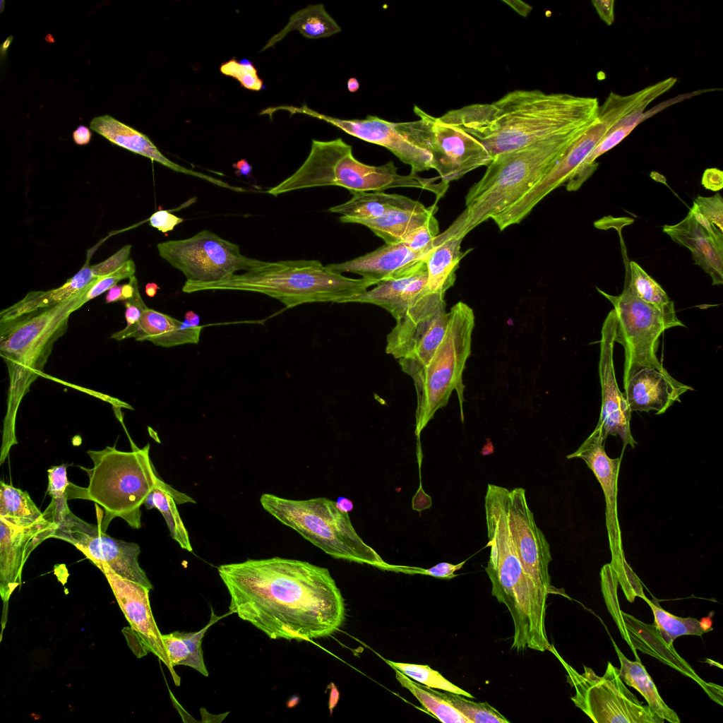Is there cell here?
<instances>
[{
  "mask_svg": "<svg viewBox=\"0 0 723 723\" xmlns=\"http://www.w3.org/2000/svg\"><path fill=\"white\" fill-rule=\"evenodd\" d=\"M438 210L436 202L432 205L421 209H396L383 216L371 220H357L351 223L364 225L376 236L384 240L385 244H395L405 241L417 229L422 226Z\"/></svg>",
  "mask_w": 723,
  "mask_h": 723,
  "instance_id": "obj_33",
  "label": "cell"
},
{
  "mask_svg": "<svg viewBox=\"0 0 723 723\" xmlns=\"http://www.w3.org/2000/svg\"><path fill=\"white\" fill-rule=\"evenodd\" d=\"M601 580L602 590L609 611L615 621L622 638L633 650L625 626L622 611L619 606L616 590L614 591L612 597L613 589L615 586L618 585L619 582L616 573L610 563L604 565L602 568Z\"/></svg>",
  "mask_w": 723,
  "mask_h": 723,
  "instance_id": "obj_45",
  "label": "cell"
},
{
  "mask_svg": "<svg viewBox=\"0 0 723 723\" xmlns=\"http://www.w3.org/2000/svg\"><path fill=\"white\" fill-rule=\"evenodd\" d=\"M645 601L652 611L655 619L654 625L660 635L669 645H673L674 640L681 635L702 636L708 632L703 627L700 621L695 618H683L675 616L647 598Z\"/></svg>",
  "mask_w": 723,
  "mask_h": 723,
  "instance_id": "obj_41",
  "label": "cell"
},
{
  "mask_svg": "<svg viewBox=\"0 0 723 723\" xmlns=\"http://www.w3.org/2000/svg\"><path fill=\"white\" fill-rule=\"evenodd\" d=\"M260 503L273 517L334 558L381 570L389 564L359 536L349 513L340 510L335 501L325 497L292 500L263 494Z\"/></svg>",
  "mask_w": 723,
  "mask_h": 723,
  "instance_id": "obj_9",
  "label": "cell"
},
{
  "mask_svg": "<svg viewBox=\"0 0 723 723\" xmlns=\"http://www.w3.org/2000/svg\"><path fill=\"white\" fill-rule=\"evenodd\" d=\"M159 287L154 282H149L145 285V293L148 297H153L156 293Z\"/></svg>",
  "mask_w": 723,
  "mask_h": 723,
  "instance_id": "obj_63",
  "label": "cell"
},
{
  "mask_svg": "<svg viewBox=\"0 0 723 723\" xmlns=\"http://www.w3.org/2000/svg\"><path fill=\"white\" fill-rule=\"evenodd\" d=\"M448 313L445 335L434 354L424 366L408 375L417 395L414 434L418 438L436 412L448 404L454 390L463 422L462 373L471 353L475 318L472 309L462 301L454 304Z\"/></svg>",
  "mask_w": 723,
  "mask_h": 723,
  "instance_id": "obj_10",
  "label": "cell"
},
{
  "mask_svg": "<svg viewBox=\"0 0 723 723\" xmlns=\"http://www.w3.org/2000/svg\"><path fill=\"white\" fill-rule=\"evenodd\" d=\"M292 30L299 31L306 37L318 39L340 32L341 28L323 4L309 5L292 14L285 27L269 40L262 51L281 41Z\"/></svg>",
  "mask_w": 723,
  "mask_h": 723,
  "instance_id": "obj_37",
  "label": "cell"
},
{
  "mask_svg": "<svg viewBox=\"0 0 723 723\" xmlns=\"http://www.w3.org/2000/svg\"><path fill=\"white\" fill-rule=\"evenodd\" d=\"M419 120L405 122L409 141L427 152L432 158V169L448 186L467 173L488 166L493 158L477 138L461 128L429 115L414 105Z\"/></svg>",
  "mask_w": 723,
  "mask_h": 723,
  "instance_id": "obj_13",
  "label": "cell"
},
{
  "mask_svg": "<svg viewBox=\"0 0 723 723\" xmlns=\"http://www.w3.org/2000/svg\"><path fill=\"white\" fill-rule=\"evenodd\" d=\"M220 71L225 76L237 79L245 88L258 91L263 87V81L258 76V71L249 62H240L232 59L220 66Z\"/></svg>",
  "mask_w": 723,
  "mask_h": 723,
  "instance_id": "obj_48",
  "label": "cell"
},
{
  "mask_svg": "<svg viewBox=\"0 0 723 723\" xmlns=\"http://www.w3.org/2000/svg\"><path fill=\"white\" fill-rule=\"evenodd\" d=\"M426 253L412 251L405 241L385 244L363 256L326 267L342 274L352 273L378 282L401 276L414 268Z\"/></svg>",
  "mask_w": 723,
  "mask_h": 723,
  "instance_id": "obj_24",
  "label": "cell"
},
{
  "mask_svg": "<svg viewBox=\"0 0 723 723\" xmlns=\"http://www.w3.org/2000/svg\"><path fill=\"white\" fill-rule=\"evenodd\" d=\"M202 326L193 325L169 315L146 308L138 323L128 330L113 333L111 338L121 340L133 337L137 341H150L163 347H172L199 342Z\"/></svg>",
  "mask_w": 723,
  "mask_h": 723,
  "instance_id": "obj_30",
  "label": "cell"
},
{
  "mask_svg": "<svg viewBox=\"0 0 723 723\" xmlns=\"http://www.w3.org/2000/svg\"><path fill=\"white\" fill-rule=\"evenodd\" d=\"M438 177L399 174L392 161L380 166L366 165L354 157L352 146L340 138L328 141L312 140L310 153L299 168L265 192L277 196L295 190L327 186H341L349 192L406 187L430 191L436 195L437 201L448 188L441 183L435 184Z\"/></svg>",
  "mask_w": 723,
  "mask_h": 723,
  "instance_id": "obj_8",
  "label": "cell"
},
{
  "mask_svg": "<svg viewBox=\"0 0 723 723\" xmlns=\"http://www.w3.org/2000/svg\"><path fill=\"white\" fill-rule=\"evenodd\" d=\"M335 502L337 508L343 512L349 513L353 509L354 505L349 498L340 497Z\"/></svg>",
  "mask_w": 723,
  "mask_h": 723,
  "instance_id": "obj_59",
  "label": "cell"
},
{
  "mask_svg": "<svg viewBox=\"0 0 723 723\" xmlns=\"http://www.w3.org/2000/svg\"><path fill=\"white\" fill-rule=\"evenodd\" d=\"M462 239L444 232L434 239V247L422 259L427 267L430 291L445 294L454 285L460 262L468 252L461 251Z\"/></svg>",
  "mask_w": 723,
  "mask_h": 723,
  "instance_id": "obj_32",
  "label": "cell"
},
{
  "mask_svg": "<svg viewBox=\"0 0 723 723\" xmlns=\"http://www.w3.org/2000/svg\"><path fill=\"white\" fill-rule=\"evenodd\" d=\"M612 643L619 659V675L622 681L637 690L658 717L670 723H680L678 715L664 703L645 667L638 660L627 659L613 640Z\"/></svg>",
  "mask_w": 723,
  "mask_h": 723,
  "instance_id": "obj_36",
  "label": "cell"
},
{
  "mask_svg": "<svg viewBox=\"0 0 723 723\" xmlns=\"http://www.w3.org/2000/svg\"><path fill=\"white\" fill-rule=\"evenodd\" d=\"M444 296L427 287L386 336V352L407 375L429 362L445 335L449 313Z\"/></svg>",
  "mask_w": 723,
  "mask_h": 723,
  "instance_id": "obj_14",
  "label": "cell"
},
{
  "mask_svg": "<svg viewBox=\"0 0 723 723\" xmlns=\"http://www.w3.org/2000/svg\"><path fill=\"white\" fill-rule=\"evenodd\" d=\"M663 232L691 251L695 264L710 276L712 285L723 284V239L709 234L690 210L681 222L664 225Z\"/></svg>",
  "mask_w": 723,
  "mask_h": 723,
  "instance_id": "obj_29",
  "label": "cell"
},
{
  "mask_svg": "<svg viewBox=\"0 0 723 723\" xmlns=\"http://www.w3.org/2000/svg\"><path fill=\"white\" fill-rule=\"evenodd\" d=\"M467 561V559L458 564H452L447 562H441L429 568L388 564L385 568L384 570L403 573L407 574H420L424 575L432 576L440 579L450 580L458 575L455 573L457 570L461 569Z\"/></svg>",
  "mask_w": 723,
  "mask_h": 723,
  "instance_id": "obj_50",
  "label": "cell"
},
{
  "mask_svg": "<svg viewBox=\"0 0 723 723\" xmlns=\"http://www.w3.org/2000/svg\"><path fill=\"white\" fill-rule=\"evenodd\" d=\"M97 568L103 573L116 599L131 626L134 641V652L141 657L152 652L168 668L175 686H179L181 678L172 666L164 645L162 635L154 619L149 601L150 589L115 573L109 566Z\"/></svg>",
  "mask_w": 723,
  "mask_h": 723,
  "instance_id": "obj_18",
  "label": "cell"
},
{
  "mask_svg": "<svg viewBox=\"0 0 723 723\" xmlns=\"http://www.w3.org/2000/svg\"><path fill=\"white\" fill-rule=\"evenodd\" d=\"M439 225L435 215L413 232L405 241L414 251L427 253L434 246V239L439 234Z\"/></svg>",
  "mask_w": 723,
  "mask_h": 723,
  "instance_id": "obj_49",
  "label": "cell"
},
{
  "mask_svg": "<svg viewBox=\"0 0 723 723\" xmlns=\"http://www.w3.org/2000/svg\"><path fill=\"white\" fill-rule=\"evenodd\" d=\"M711 661H712V662H710L708 659H707V662H710V664H714V665H715V666H718V665H719V666H721V667H722V665H721V664H719L718 663H715V662L714 661H712V660H711Z\"/></svg>",
  "mask_w": 723,
  "mask_h": 723,
  "instance_id": "obj_64",
  "label": "cell"
},
{
  "mask_svg": "<svg viewBox=\"0 0 723 723\" xmlns=\"http://www.w3.org/2000/svg\"><path fill=\"white\" fill-rule=\"evenodd\" d=\"M503 499L510 534L517 555L527 575L546 596L560 594L569 598L563 590L551 585L549 564L551 561L550 546L542 530L536 525L525 496V489L503 487Z\"/></svg>",
  "mask_w": 723,
  "mask_h": 723,
  "instance_id": "obj_17",
  "label": "cell"
},
{
  "mask_svg": "<svg viewBox=\"0 0 723 723\" xmlns=\"http://www.w3.org/2000/svg\"><path fill=\"white\" fill-rule=\"evenodd\" d=\"M625 626L638 660L635 650L658 659L662 663L677 670L681 674L695 681L707 693L710 698L722 705V699L718 693H722V688L718 685L704 681L675 650L673 645L668 644L659 633L654 624H647L633 616L622 611Z\"/></svg>",
  "mask_w": 723,
  "mask_h": 723,
  "instance_id": "obj_27",
  "label": "cell"
},
{
  "mask_svg": "<svg viewBox=\"0 0 723 723\" xmlns=\"http://www.w3.org/2000/svg\"><path fill=\"white\" fill-rule=\"evenodd\" d=\"M610 564L614 569L618 582L621 585L626 599L633 602L636 597L645 600L643 585L631 568L627 563L624 556L611 557Z\"/></svg>",
  "mask_w": 723,
  "mask_h": 723,
  "instance_id": "obj_47",
  "label": "cell"
},
{
  "mask_svg": "<svg viewBox=\"0 0 723 723\" xmlns=\"http://www.w3.org/2000/svg\"><path fill=\"white\" fill-rule=\"evenodd\" d=\"M693 205L712 224L723 232V199L719 193L711 197L697 196Z\"/></svg>",
  "mask_w": 723,
  "mask_h": 723,
  "instance_id": "obj_51",
  "label": "cell"
},
{
  "mask_svg": "<svg viewBox=\"0 0 723 723\" xmlns=\"http://www.w3.org/2000/svg\"><path fill=\"white\" fill-rule=\"evenodd\" d=\"M184 321L195 326L200 325V316L191 310L186 312Z\"/></svg>",
  "mask_w": 723,
  "mask_h": 723,
  "instance_id": "obj_60",
  "label": "cell"
},
{
  "mask_svg": "<svg viewBox=\"0 0 723 723\" xmlns=\"http://www.w3.org/2000/svg\"><path fill=\"white\" fill-rule=\"evenodd\" d=\"M586 131L554 136L495 156L483 177L469 189L465 209L444 232L464 238L515 203Z\"/></svg>",
  "mask_w": 723,
  "mask_h": 723,
  "instance_id": "obj_5",
  "label": "cell"
},
{
  "mask_svg": "<svg viewBox=\"0 0 723 723\" xmlns=\"http://www.w3.org/2000/svg\"><path fill=\"white\" fill-rule=\"evenodd\" d=\"M56 526L46 518L19 525L0 517V590L4 602L20 584L24 564L32 551L52 538Z\"/></svg>",
  "mask_w": 723,
  "mask_h": 723,
  "instance_id": "obj_21",
  "label": "cell"
},
{
  "mask_svg": "<svg viewBox=\"0 0 723 723\" xmlns=\"http://www.w3.org/2000/svg\"><path fill=\"white\" fill-rule=\"evenodd\" d=\"M333 688L331 689V694H330V704H329V708H330V713H332L333 709L335 707V705L337 703V700L339 698V693H338V691L337 690V688L335 686L334 684H333Z\"/></svg>",
  "mask_w": 723,
  "mask_h": 723,
  "instance_id": "obj_61",
  "label": "cell"
},
{
  "mask_svg": "<svg viewBox=\"0 0 723 723\" xmlns=\"http://www.w3.org/2000/svg\"><path fill=\"white\" fill-rule=\"evenodd\" d=\"M89 289L52 306L0 320V355L9 379L0 465L18 444L16 421L21 401L37 378L44 376L54 343L67 330L70 315L88 302Z\"/></svg>",
  "mask_w": 723,
  "mask_h": 723,
  "instance_id": "obj_3",
  "label": "cell"
},
{
  "mask_svg": "<svg viewBox=\"0 0 723 723\" xmlns=\"http://www.w3.org/2000/svg\"><path fill=\"white\" fill-rule=\"evenodd\" d=\"M567 672V681L575 688L570 699L575 705L596 723H664L648 705H643L626 686L619 669L608 662L604 674L599 676L584 666L579 674L566 662L551 644L549 649Z\"/></svg>",
  "mask_w": 723,
  "mask_h": 723,
  "instance_id": "obj_12",
  "label": "cell"
},
{
  "mask_svg": "<svg viewBox=\"0 0 723 723\" xmlns=\"http://www.w3.org/2000/svg\"><path fill=\"white\" fill-rule=\"evenodd\" d=\"M119 300H124L122 285H115L108 290V293L105 297V302L111 303Z\"/></svg>",
  "mask_w": 723,
  "mask_h": 723,
  "instance_id": "obj_58",
  "label": "cell"
},
{
  "mask_svg": "<svg viewBox=\"0 0 723 723\" xmlns=\"http://www.w3.org/2000/svg\"><path fill=\"white\" fill-rule=\"evenodd\" d=\"M0 517L19 525H27L45 518L29 494L12 485L0 482Z\"/></svg>",
  "mask_w": 723,
  "mask_h": 723,
  "instance_id": "obj_40",
  "label": "cell"
},
{
  "mask_svg": "<svg viewBox=\"0 0 723 723\" xmlns=\"http://www.w3.org/2000/svg\"><path fill=\"white\" fill-rule=\"evenodd\" d=\"M490 554L485 571L491 595L508 609L514 626L511 649L549 650L545 625L547 596L525 572L510 534L504 501L499 497L484 502Z\"/></svg>",
  "mask_w": 723,
  "mask_h": 723,
  "instance_id": "obj_4",
  "label": "cell"
},
{
  "mask_svg": "<svg viewBox=\"0 0 723 723\" xmlns=\"http://www.w3.org/2000/svg\"><path fill=\"white\" fill-rule=\"evenodd\" d=\"M599 107L597 97L518 90L440 118L477 138L494 158L554 136L586 131L597 119Z\"/></svg>",
  "mask_w": 723,
  "mask_h": 723,
  "instance_id": "obj_2",
  "label": "cell"
},
{
  "mask_svg": "<svg viewBox=\"0 0 723 723\" xmlns=\"http://www.w3.org/2000/svg\"><path fill=\"white\" fill-rule=\"evenodd\" d=\"M596 288L611 302L615 312V342L624 349L623 388L634 374L644 368L669 374L657 358L659 337L666 330L686 327L683 323L678 317L664 314L625 289L615 296Z\"/></svg>",
  "mask_w": 723,
  "mask_h": 723,
  "instance_id": "obj_11",
  "label": "cell"
},
{
  "mask_svg": "<svg viewBox=\"0 0 723 723\" xmlns=\"http://www.w3.org/2000/svg\"><path fill=\"white\" fill-rule=\"evenodd\" d=\"M428 270L422 261L411 271L397 277L378 282L370 290L352 297L347 303H366L378 306L398 320L428 287Z\"/></svg>",
  "mask_w": 723,
  "mask_h": 723,
  "instance_id": "obj_28",
  "label": "cell"
},
{
  "mask_svg": "<svg viewBox=\"0 0 723 723\" xmlns=\"http://www.w3.org/2000/svg\"><path fill=\"white\" fill-rule=\"evenodd\" d=\"M614 1H592L600 18L608 25H612L614 20Z\"/></svg>",
  "mask_w": 723,
  "mask_h": 723,
  "instance_id": "obj_55",
  "label": "cell"
},
{
  "mask_svg": "<svg viewBox=\"0 0 723 723\" xmlns=\"http://www.w3.org/2000/svg\"><path fill=\"white\" fill-rule=\"evenodd\" d=\"M395 678L400 685L410 691L422 707L444 723H471L462 714L441 697L435 688L412 681L397 669Z\"/></svg>",
  "mask_w": 723,
  "mask_h": 723,
  "instance_id": "obj_39",
  "label": "cell"
},
{
  "mask_svg": "<svg viewBox=\"0 0 723 723\" xmlns=\"http://www.w3.org/2000/svg\"><path fill=\"white\" fill-rule=\"evenodd\" d=\"M359 83L356 78H350L347 80V89L351 92H357L359 88Z\"/></svg>",
  "mask_w": 723,
  "mask_h": 723,
  "instance_id": "obj_62",
  "label": "cell"
},
{
  "mask_svg": "<svg viewBox=\"0 0 723 723\" xmlns=\"http://www.w3.org/2000/svg\"><path fill=\"white\" fill-rule=\"evenodd\" d=\"M149 221L152 227L163 233H167L173 230L176 225L184 222V219L170 213L167 210H161L153 213L150 216Z\"/></svg>",
  "mask_w": 723,
  "mask_h": 723,
  "instance_id": "obj_53",
  "label": "cell"
},
{
  "mask_svg": "<svg viewBox=\"0 0 723 723\" xmlns=\"http://www.w3.org/2000/svg\"><path fill=\"white\" fill-rule=\"evenodd\" d=\"M131 248V245L125 246L98 264L90 266L88 262H86L74 276L58 288L28 293L18 302L1 310L0 319L11 318L35 309L52 306L85 292L100 277L121 267L129 260Z\"/></svg>",
  "mask_w": 723,
  "mask_h": 723,
  "instance_id": "obj_23",
  "label": "cell"
},
{
  "mask_svg": "<svg viewBox=\"0 0 723 723\" xmlns=\"http://www.w3.org/2000/svg\"><path fill=\"white\" fill-rule=\"evenodd\" d=\"M92 130L112 143L146 157L175 172L196 177L216 186L236 192H246L241 187L229 185L220 179L184 167L165 157L145 134L109 115L95 117L90 123Z\"/></svg>",
  "mask_w": 723,
  "mask_h": 723,
  "instance_id": "obj_26",
  "label": "cell"
},
{
  "mask_svg": "<svg viewBox=\"0 0 723 723\" xmlns=\"http://www.w3.org/2000/svg\"><path fill=\"white\" fill-rule=\"evenodd\" d=\"M284 109L323 120L352 136L387 148L401 162L410 166L412 174L432 169L431 156L407 138L400 122L388 121L371 115L364 119H342L322 114L306 104L300 107L286 106Z\"/></svg>",
  "mask_w": 723,
  "mask_h": 723,
  "instance_id": "obj_19",
  "label": "cell"
},
{
  "mask_svg": "<svg viewBox=\"0 0 723 723\" xmlns=\"http://www.w3.org/2000/svg\"><path fill=\"white\" fill-rule=\"evenodd\" d=\"M629 270L628 279L623 289L664 314L678 317L674 301L654 278L635 261L630 262Z\"/></svg>",
  "mask_w": 723,
  "mask_h": 723,
  "instance_id": "obj_38",
  "label": "cell"
},
{
  "mask_svg": "<svg viewBox=\"0 0 723 723\" xmlns=\"http://www.w3.org/2000/svg\"><path fill=\"white\" fill-rule=\"evenodd\" d=\"M125 306L126 326L123 330H128L138 323L142 313L148 307L144 304L138 290L133 297L125 300Z\"/></svg>",
  "mask_w": 723,
  "mask_h": 723,
  "instance_id": "obj_52",
  "label": "cell"
},
{
  "mask_svg": "<svg viewBox=\"0 0 723 723\" xmlns=\"http://www.w3.org/2000/svg\"><path fill=\"white\" fill-rule=\"evenodd\" d=\"M211 609V616L208 623L201 630L196 632H179L176 634L185 643L190 653L189 666L200 672L204 676H208V671L205 667L201 647L202 639L209 627L220 619Z\"/></svg>",
  "mask_w": 723,
  "mask_h": 723,
  "instance_id": "obj_46",
  "label": "cell"
},
{
  "mask_svg": "<svg viewBox=\"0 0 723 723\" xmlns=\"http://www.w3.org/2000/svg\"><path fill=\"white\" fill-rule=\"evenodd\" d=\"M92 133L89 128L80 125L73 132V139L78 145H86L90 143Z\"/></svg>",
  "mask_w": 723,
  "mask_h": 723,
  "instance_id": "obj_56",
  "label": "cell"
},
{
  "mask_svg": "<svg viewBox=\"0 0 723 723\" xmlns=\"http://www.w3.org/2000/svg\"><path fill=\"white\" fill-rule=\"evenodd\" d=\"M703 186L708 190L717 191L723 187V172L717 168L706 169L703 174Z\"/></svg>",
  "mask_w": 723,
  "mask_h": 723,
  "instance_id": "obj_54",
  "label": "cell"
},
{
  "mask_svg": "<svg viewBox=\"0 0 723 723\" xmlns=\"http://www.w3.org/2000/svg\"><path fill=\"white\" fill-rule=\"evenodd\" d=\"M623 397L633 412L664 414L688 390L694 389L685 385L669 374H663L653 368H644L634 374L624 388Z\"/></svg>",
  "mask_w": 723,
  "mask_h": 723,
  "instance_id": "obj_25",
  "label": "cell"
},
{
  "mask_svg": "<svg viewBox=\"0 0 723 723\" xmlns=\"http://www.w3.org/2000/svg\"><path fill=\"white\" fill-rule=\"evenodd\" d=\"M676 82V78L670 77L628 95L611 92L599 107L597 119L611 128L623 118L644 112L648 104L669 90Z\"/></svg>",
  "mask_w": 723,
  "mask_h": 723,
  "instance_id": "obj_34",
  "label": "cell"
},
{
  "mask_svg": "<svg viewBox=\"0 0 723 723\" xmlns=\"http://www.w3.org/2000/svg\"><path fill=\"white\" fill-rule=\"evenodd\" d=\"M149 452V443L143 448L133 446L131 452L118 450L115 446L88 450L93 467H80L88 475V485L82 488L69 483L68 500L83 498L101 506L104 515L98 526L103 532L115 518L124 520L133 529L141 528V507L160 478Z\"/></svg>",
  "mask_w": 723,
  "mask_h": 723,
  "instance_id": "obj_7",
  "label": "cell"
},
{
  "mask_svg": "<svg viewBox=\"0 0 723 723\" xmlns=\"http://www.w3.org/2000/svg\"><path fill=\"white\" fill-rule=\"evenodd\" d=\"M350 193L352 196L349 201L328 209L331 213L340 214L339 220L343 223L378 218L396 209L416 210L425 207L418 201L396 193L384 191Z\"/></svg>",
  "mask_w": 723,
  "mask_h": 723,
  "instance_id": "obj_31",
  "label": "cell"
},
{
  "mask_svg": "<svg viewBox=\"0 0 723 723\" xmlns=\"http://www.w3.org/2000/svg\"><path fill=\"white\" fill-rule=\"evenodd\" d=\"M186 503H196V501L159 478L156 486L147 496L143 505L148 510L157 508L163 516L172 539L181 549L192 552L189 532L177 506Z\"/></svg>",
  "mask_w": 723,
  "mask_h": 723,
  "instance_id": "obj_35",
  "label": "cell"
},
{
  "mask_svg": "<svg viewBox=\"0 0 723 723\" xmlns=\"http://www.w3.org/2000/svg\"><path fill=\"white\" fill-rule=\"evenodd\" d=\"M219 575L237 614L270 639L333 635L346 619L345 599L328 568L279 556L222 564Z\"/></svg>",
  "mask_w": 723,
  "mask_h": 723,
  "instance_id": "obj_1",
  "label": "cell"
},
{
  "mask_svg": "<svg viewBox=\"0 0 723 723\" xmlns=\"http://www.w3.org/2000/svg\"><path fill=\"white\" fill-rule=\"evenodd\" d=\"M376 280L350 278L330 270L317 260L265 262L241 274L217 282L186 281L182 292L234 290L257 292L281 301L287 308L316 302L347 303Z\"/></svg>",
  "mask_w": 723,
  "mask_h": 723,
  "instance_id": "obj_6",
  "label": "cell"
},
{
  "mask_svg": "<svg viewBox=\"0 0 723 723\" xmlns=\"http://www.w3.org/2000/svg\"><path fill=\"white\" fill-rule=\"evenodd\" d=\"M616 316L614 309L605 318L599 342V374L602 391V407L596 426L605 438L619 436L623 446L636 444L630 428L631 412L620 391L614 364Z\"/></svg>",
  "mask_w": 723,
  "mask_h": 723,
  "instance_id": "obj_20",
  "label": "cell"
},
{
  "mask_svg": "<svg viewBox=\"0 0 723 723\" xmlns=\"http://www.w3.org/2000/svg\"><path fill=\"white\" fill-rule=\"evenodd\" d=\"M436 692L450 703L458 711L467 717L471 723H509L498 710L487 702H475L461 695L447 692Z\"/></svg>",
  "mask_w": 723,
  "mask_h": 723,
  "instance_id": "obj_43",
  "label": "cell"
},
{
  "mask_svg": "<svg viewBox=\"0 0 723 723\" xmlns=\"http://www.w3.org/2000/svg\"><path fill=\"white\" fill-rule=\"evenodd\" d=\"M606 439L601 429L596 426L578 450L566 458L582 459L601 485L606 502V525L610 551L612 557H616L624 555L617 515V482L621 458L612 459L607 455Z\"/></svg>",
  "mask_w": 723,
  "mask_h": 723,
  "instance_id": "obj_22",
  "label": "cell"
},
{
  "mask_svg": "<svg viewBox=\"0 0 723 723\" xmlns=\"http://www.w3.org/2000/svg\"><path fill=\"white\" fill-rule=\"evenodd\" d=\"M66 467L67 465L62 464L53 466L47 470V493L52 497V501L44 515L48 519L64 514L69 509L66 490L70 482L67 477Z\"/></svg>",
  "mask_w": 723,
  "mask_h": 723,
  "instance_id": "obj_44",
  "label": "cell"
},
{
  "mask_svg": "<svg viewBox=\"0 0 723 723\" xmlns=\"http://www.w3.org/2000/svg\"><path fill=\"white\" fill-rule=\"evenodd\" d=\"M157 249L160 257L180 270L187 281L195 282L220 281L266 262L244 256L237 244L206 229L187 239L159 243Z\"/></svg>",
  "mask_w": 723,
  "mask_h": 723,
  "instance_id": "obj_15",
  "label": "cell"
},
{
  "mask_svg": "<svg viewBox=\"0 0 723 723\" xmlns=\"http://www.w3.org/2000/svg\"><path fill=\"white\" fill-rule=\"evenodd\" d=\"M233 168L236 169L234 174L237 177L246 176L248 177H251L252 172V166L248 162L246 159H241L236 163L232 164Z\"/></svg>",
  "mask_w": 723,
  "mask_h": 723,
  "instance_id": "obj_57",
  "label": "cell"
},
{
  "mask_svg": "<svg viewBox=\"0 0 723 723\" xmlns=\"http://www.w3.org/2000/svg\"><path fill=\"white\" fill-rule=\"evenodd\" d=\"M50 520L57 525L52 538L71 544L97 567L107 565L122 578L153 589L138 563L141 549L137 544L111 537L98 525L83 520L70 509Z\"/></svg>",
  "mask_w": 723,
  "mask_h": 723,
  "instance_id": "obj_16",
  "label": "cell"
},
{
  "mask_svg": "<svg viewBox=\"0 0 723 723\" xmlns=\"http://www.w3.org/2000/svg\"><path fill=\"white\" fill-rule=\"evenodd\" d=\"M384 660L393 669L400 671L411 679L424 686L461 695L468 698H474L472 694L449 681L438 671L431 669L429 665L395 662L388 659Z\"/></svg>",
  "mask_w": 723,
  "mask_h": 723,
  "instance_id": "obj_42",
  "label": "cell"
}]
</instances>
